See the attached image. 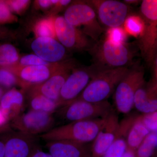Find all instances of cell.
<instances>
[{"instance_id":"cell-1","label":"cell","mask_w":157,"mask_h":157,"mask_svg":"<svg viewBox=\"0 0 157 157\" xmlns=\"http://www.w3.org/2000/svg\"><path fill=\"white\" fill-rule=\"evenodd\" d=\"M108 115L103 118L68 123L54 128L40 137L47 141L67 140L82 144L93 142L106 123Z\"/></svg>"},{"instance_id":"cell-41","label":"cell","mask_w":157,"mask_h":157,"mask_svg":"<svg viewBox=\"0 0 157 157\" xmlns=\"http://www.w3.org/2000/svg\"><path fill=\"white\" fill-rule=\"evenodd\" d=\"M155 63H156V69H157V57L156 59Z\"/></svg>"},{"instance_id":"cell-7","label":"cell","mask_w":157,"mask_h":157,"mask_svg":"<svg viewBox=\"0 0 157 157\" xmlns=\"http://www.w3.org/2000/svg\"><path fill=\"white\" fill-rule=\"evenodd\" d=\"M144 84V72L133 67L120 82L113 93L116 108L119 112L127 114L134 107V99L137 90Z\"/></svg>"},{"instance_id":"cell-11","label":"cell","mask_w":157,"mask_h":157,"mask_svg":"<svg viewBox=\"0 0 157 157\" xmlns=\"http://www.w3.org/2000/svg\"><path fill=\"white\" fill-rule=\"evenodd\" d=\"M56 119L52 113L29 110L13 120L12 125L19 132L37 136L54 128Z\"/></svg>"},{"instance_id":"cell-16","label":"cell","mask_w":157,"mask_h":157,"mask_svg":"<svg viewBox=\"0 0 157 157\" xmlns=\"http://www.w3.org/2000/svg\"><path fill=\"white\" fill-rule=\"evenodd\" d=\"M39 142L37 136L19 132L5 144L4 157H29Z\"/></svg>"},{"instance_id":"cell-36","label":"cell","mask_w":157,"mask_h":157,"mask_svg":"<svg viewBox=\"0 0 157 157\" xmlns=\"http://www.w3.org/2000/svg\"><path fill=\"white\" fill-rule=\"evenodd\" d=\"M31 157H52L50 154L42 151H37L34 153Z\"/></svg>"},{"instance_id":"cell-28","label":"cell","mask_w":157,"mask_h":157,"mask_svg":"<svg viewBox=\"0 0 157 157\" xmlns=\"http://www.w3.org/2000/svg\"><path fill=\"white\" fill-rule=\"evenodd\" d=\"M128 35L123 27L107 29L105 38L115 43H126Z\"/></svg>"},{"instance_id":"cell-43","label":"cell","mask_w":157,"mask_h":157,"mask_svg":"<svg viewBox=\"0 0 157 157\" xmlns=\"http://www.w3.org/2000/svg\"></svg>"},{"instance_id":"cell-3","label":"cell","mask_w":157,"mask_h":157,"mask_svg":"<svg viewBox=\"0 0 157 157\" xmlns=\"http://www.w3.org/2000/svg\"><path fill=\"white\" fill-rule=\"evenodd\" d=\"M89 51L94 64L102 68L128 67L132 63L135 54L127 43H113L105 38L95 42Z\"/></svg>"},{"instance_id":"cell-34","label":"cell","mask_w":157,"mask_h":157,"mask_svg":"<svg viewBox=\"0 0 157 157\" xmlns=\"http://www.w3.org/2000/svg\"><path fill=\"white\" fill-rule=\"evenodd\" d=\"M9 121V119L0 109V128L5 126Z\"/></svg>"},{"instance_id":"cell-21","label":"cell","mask_w":157,"mask_h":157,"mask_svg":"<svg viewBox=\"0 0 157 157\" xmlns=\"http://www.w3.org/2000/svg\"><path fill=\"white\" fill-rule=\"evenodd\" d=\"M28 93L30 110L53 113L60 108L56 101H52L39 93L26 91Z\"/></svg>"},{"instance_id":"cell-9","label":"cell","mask_w":157,"mask_h":157,"mask_svg":"<svg viewBox=\"0 0 157 157\" xmlns=\"http://www.w3.org/2000/svg\"><path fill=\"white\" fill-rule=\"evenodd\" d=\"M97 14L101 25L107 29L123 27L130 15L128 5L116 0H91L88 1Z\"/></svg>"},{"instance_id":"cell-19","label":"cell","mask_w":157,"mask_h":157,"mask_svg":"<svg viewBox=\"0 0 157 157\" xmlns=\"http://www.w3.org/2000/svg\"><path fill=\"white\" fill-rule=\"evenodd\" d=\"M150 132L140 116H132L125 136L127 148L136 151Z\"/></svg>"},{"instance_id":"cell-27","label":"cell","mask_w":157,"mask_h":157,"mask_svg":"<svg viewBox=\"0 0 157 157\" xmlns=\"http://www.w3.org/2000/svg\"><path fill=\"white\" fill-rule=\"evenodd\" d=\"M55 63L46 62L35 54H28L20 58L17 63L13 66L17 67H25L29 66H50Z\"/></svg>"},{"instance_id":"cell-35","label":"cell","mask_w":157,"mask_h":157,"mask_svg":"<svg viewBox=\"0 0 157 157\" xmlns=\"http://www.w3.org/2000/svg\"><path fill=\"white\" fill-rule=\"evenodd\" d=\"M121 157H137L135 151L127 149Z\"/></svg>"},{"instance_id":"cell-17","label":"cell","mask_w":157,"mask_h":157,"mask_svg":"<svg viewBox=\"0 0 157 157\" xmlns=\"http://www.w3.org/2000/svg\"><path fill=\"white\" fill-rule=\"evenodd\" d=\"M46 147L52 157H92L91 146L67 141H47Z\"/></svg>"},{"instance_id":"cell-22","label":"cell","mask_w":157,"mask_h":157,"mask_svg":"<svg viewBox=\"0 0 157 157\" xmlns=\"http://www.w3.org/2000/svg\"><path fill=\"white\" fill-rule=\"evenodd\" d=\"M123 27L128 36L140 39L144 33L145 24L140 15L131 14L125 21Z\"/></svg>"},{"instance_id":"cell-23","label":"cell","mask_w":157,"mask_h":157,"mask_svg":"<svg viewBox=\"0 0 157 157\" xmlns=\"http://www.w3.org/2000/svg\"><path fill=\"white\" fill-rule=\"evenodd\" d=\"M54 18V16H50L39 20L36 22L33 28L36 37H49L57 39Z\"/></svg>"},{"instance_id":"cell-20","label":"cell","mask_w":157,"mask_h":157,"mask_svg":"<svg viewBox=\"0 0 157 157\" xmlns=\"http://www.w3.org/2000/svg\"><path fill=\"white\" fill-rule=\"evenodd\" d=\"M144 85L135 94L134 107L144 114H147L157 110V95L155 90L146 88Z\"/></svg>"},{"instance_id":"cell-12","label":"cell","mask_w":157,"mask_h":157,"mask_svg":"<svg viewBox=\"0 0 157 157\" xmlns=\"http://www.w3.org/2000/svg\"><path fill=\"white\" fill-rule=\"evenodd\" d=\"M69 59L50 66L39 65L25 67L11 66L5 68L10 70L16 76L18 79V85L25 91L31 86L47 80L56 72L63 67Z\"/></svg>"},{"instance_id":"cell-10","label":"cell","mask_w":157,"mask_h":157,"mask_svg":"<svg viewBox=\"0 0 157 157\" xmlns=\"http://www.w3.org/2000/svg\"><path fill=\"white\" fill-rule=\"evenodd\" d=\"M54 20L57 39L66 49L76 51L91 49L95 42L69 24L63 16H54Z\"/></svg>"},{"instance_id":"cell-29","label":"cell","mask_w":157,"mask_h":157,"mask_svg":"<svg viewBox=\"0 0 157 157\" xmlns=\"http://www.w3.org/2000/svg\"><path fill=\"white\" fill-rule=\"evenodd\" d=\"M15 84L18 85V81L14 73L7 68L0 67V85L9 88Z\"/></svg>"},{"instance_id":"cell-8","label":"cell","mask_w":157,"mask_h":157,"mask_svg":"<svg viewBox=\"0 0 157 157\" xmlns=\"http://www.w3.org/2000/svg\"><path fill=\"white\" fill-rule=\"evenodd\" d=\"M100 68L94 64L74 68L61 90L58 101L60 108L78 98Z\"/></svg>"},{"instance_id":"cell-30","label":"cell","mask_w":157,"mask_h":157,"mask_svg":"<svg viewBox=\"0 0 157 157\" xmlns=\"http://www.w3.org/2000/svg\"><path fill=\"white\" fill-rule=\"evenodd\" d=\"M5 2L11 12L21 14L27 10L31 1L28 0H13L6 1Z\"/></svg>"},{"instance_id":"cell-2","label":"cell","mask_w":157,"mask_h":157,"mask_svg":"<svg viewBox=\"0 0 157 157\" xmlns=\"http://www.w3.org/2000/svg\"><path fill=\"white\" fill-rule=\"evenodd\" d=\"M129 70L127 67L100 68L77 99L92 103L107 101Z\"/></svg>"},{"instance_id":"cell-26","label":"cell","mask_w":157,"mask_h":157,"mask_svg":"<svg viewBox=\"0 0 157 157\" xmlns=\"http://www.w3.org/2000/svg\"><path fill=\"white\" fill-rule=\"evenodd\" d=\"M127 148L125 137L118 136L101 157H121Z\"/></svg>"},{"instance_id":"cell-40","label":"cell","mask_w":157,"mask_h":157,"mask_svg":"<svg viewBox=\"0 0 157 157\" xmlns=\"http://www.w3.org/2000/svg\"><path fill=\"white\" fill-rule=\"evenodd\" d=\"M155 76H156V78L157 82V69H156V70H155Z\"/></svg>"},{"instance_id":"cell-13","label":"cell","mask_w":157,"mask_h":157,"mask_svg":"<svg viewBox=\"0 0 157 157\" xmlns=\"http://www.w3.org/2000/svg\"><path fill=\"white\" fill-rule=\"evenodd\" d=\"M76 67L75 61L69 59L63 67L56 72L47 80L31 86L25 91H29L39 93L58 102L62 88L72 70Z\"/></svg>"},{"instance_id":"cell-4","label":"cell","mask_w":157,"mask_h":157,"mask_svg":"<svg viewBox=\"0 0 157 157\" xmlns=\"http://www.w3.org/2000/svg\"><path fill=\"white\" fill-rule=\"evenodd\" d=\"M69 24L92 39L98 42L104 29L98 21L97 14L88 2H72L66 9L63 16Z\"/></svg>"},{"instance_id":"cell-15","label":"cell","mask_w":157,"mask_h":157,"mask_svg":"<svg viewBox=\"0 0 157 157\" xmlns=\"http://www.w3.org/2000/svg\"><path fill=\"white\" fill-rule=\"evenodd\" d=\"M35 55L48 63H56L67 60V49L57 39L36 37L31 44Z\"/></svg>"},{"instance_id":"cell-32","label":"cell","mask_w":157,"mask_h":157,"mask_svg":"<svg viewBox=\"0 0 157 157\" xmlns=\"http://www.w3.org/2000/svg\"><path fill=\"white\" fill-rule=\"evenodd\" d=\"M140 116L144 124L150 132H157V110Z\"/></svg>"},{"instance_id":"cell-42","label":"cell","mask_w":157,"mask_h":157,"mask_svg":"<svg viewBox=\"0 0 157 157\" xmlns=\"http://www.w3.org/2000/svg\"></svg>"},{"instance_id":"cell-37","label":"cell","mask_w":157,"mask_h":157,"mask_svg":"<svg viewBox=\"0 0 157 157\" xmlns=\"http://www.w3.org/2000/svg\"><path fill=\"white\" fill-rule=\"evenodd\" d=\"M5 144L0 141V157L5 156Z\"/></svg>"},{"instance_id":"cell-18","label":"cell","mask_w":157,"mask_h":157,"mask_svg":"<svg viewBox=\"0 0 157 157\" xmlns=\"http://www.w3.org/2000/svg\"><path fill=\"white\" fill-rule=\"evenodd\" d=\"M24 92L13 88L4 94L1 98L0 109L9 120L21 114L24 107Z\"/></svg>"},{"instance_id":"cell-5","label":"cell","mask_w":157,"mask_h":157,"mask_svg":"<svg viewBox=\"0 0 157 157\" xmlns=\"http://www.w3.org/2000/svg\"><path fill=\"white\" fill-rule=\"evenodd\" d=\"M140 15L144 21L145 28L139 39L141 55L147 63L154 61L157 52V0H144L140 7Z\"/></svg>"},{"instance_id":"cell-33","label":"cell","mask_w":157,"mask_h":157,"mask_svg":"<svg viewBox=\"0 0 157 157\" xmlns=\"http://www.w3.org/2000/svg\"><path fill=\"white\" fill-rule=\"evenodd\" d=\"M59 0H39L35 1V6L42 10H48L53 8L58 3Z\"/></svg>"},{"instance_id":"cell-24","label":"cell","mask_w":157,"mask_h":157,"mask_svg":"<svg viewBox=\"0 0 157 157\" xmlns=\"http://www.w3.org/2000/svg\"><path fill=\"white\" fill-rule=\"evenodd\" d=\"M19 54L14 45L10 44L0 45V67H8L17 63Z\"/></svg>"},{"instance_id":"cell-14","label":"cell","mask_w":157,"mask_h":157,"mask_svg":"<svg viewBox=\"0 0 157 157\" xmlns=\"http://www.w3.org/2000/svg\"><path fill=\"white\" fill-rule=\"evenodd\" d=\"M120 124L118 117L113 110L91 145L92 157H101L104 155L118 136Z\"/></svg>"},{"instance_id":"cell-39","label":"cell","mask_w":157,"mask_h":157,"mask_svg":"<svg viewBox=\"0 0 157 157\" xmlns=\"http://www.w3.org/2000/svg\"><path fill=\"white\" fill-rule=\"evenodd\" d=\"M3 95V90L2 87H0V101H1V98Z\"/></svg>"},{"instance_id":"cell-38","label":"cell","mask_w":157,"mask_h":157,"mask_svg":"<svg viewBox=\"0 0 157 157\" xmlns=\"http://www.w3.org/2000/svg\"><path fill=\"white\" fill-rule=\"evenodd\" d=\"M124 2L129 6V5H135V4H138L140 2V1H137V0H125Z\"/></svg>"},{"instance_id":"cell-6","label":"cell","mask_w":157,"mask_h":157,"mask_svg":"<svg viewBox=\"0 0 157 157\" xmlns=\"http://www.w3.org/2000/svg\"><path fill=\"white\" fill-rule=\"evenodd\" d=\"M113 110L108 101L92 103L77 99L58 109V115L70 123L106 117Z\"/></svg>"},{"instance_id":"cell-31","label":"cell","mask_w":157,"mask_h":157,"mask_svg":"<svg viewBox=\"0 0 157 157\" xmlns=\"http://www.w3.org/2000/svg\"><path fill=\"white\" fill-rule=\"evenodd\" d=\"M17 17L12 14L5 1H0V23L17 21Z\"/></svg>"},{"instance_id":"cell-25","label":"cell","mask_w":157,"mask_h":157,"mask_svg":"<svg viewBox=\"0 0 157 157\" xmlns=\"http://www.w3.org/2000/svg\"><path fill=\"white\" fill-rule=\"evenodd\" d=\"M157 147V132H151L136 150L137 157H151Z\"/></svg>"}]
</instances>
